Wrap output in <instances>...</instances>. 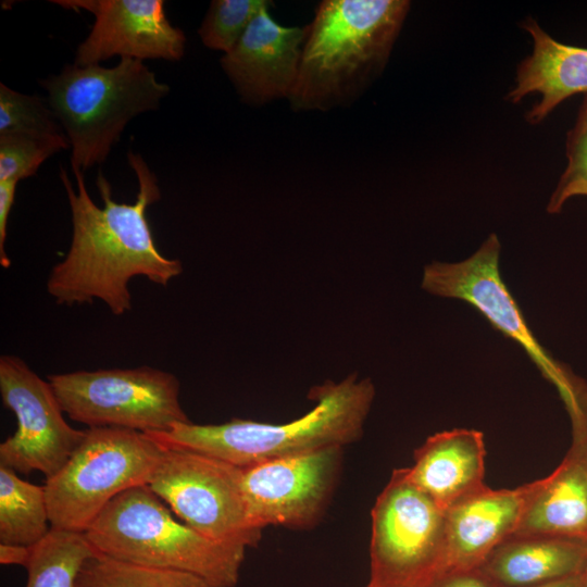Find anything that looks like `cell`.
<instances>
[{
	"instance_id": "cell-1",
	"label": "cell",
	"mask_w": 587,
	"mask_h": 587,
	"mask_svg": "<svg viewBox=\"0 0 587 587\" xmlns=\"http://www.w3.org/2000/svg\"><path fill=\"white\" fill-rule=\"evenodd\" d=\"M127 160L139 186L134 203L114 201L109 182L99 172L100 208L87 191L84 173H74V189L67 172L60 170L73 229L65 258L47 280V291L58 304L100 300L114 315H122L132 309V278L142 276L167 286L183 272L179 260L159 251L147 218L148 207L161 199L157 177L140 154L129 151Z\"/></svg>"
},
{
	"instance_id": "cell-2",
	"label": "cell",
	"mask_w": 587,
	"mask_h": 587,
	"mask_svg": "<svg viewBox=\"0 0 587 587\" xmlns=\"http://www.w3.org/2000/svg\"><path fill=\"white\" fill-rule=\"evenodd\" d=\"M407 0H324L307 25L295 111H327L360 97L383 72L408 15Z\"/></svg>"
},
{
	"instance_id": "cell-3",
	"label": "cell",
	"mask_w": 587,
	"mask_h": 587,
	"mask_svg": "<svg viewBox=\"0 0 587 587\" xmlns=\"http://www.w3.org/2000/svg\"><path fill=\"white\" fill-rule=\"evenodd\" d=\"M375 387L355 373L313 387L315 407L301 417L271 424L233 419L222 424L178 423L167 432L146 433L167 449L207 454L238 467L344 447L359 439L371 411Z\"/></svg>"
},
{
	"instance_id": "cell-4",
	"label": "cell",
	"mask_w": 587,
	"mask_h": 587,
	"mask_svg": "<svg viewBox=\"0 0 587 587\" xmlns=\"http://www.w3.org/2000/svg\"><path fill=\"white\" fill-rule=\"evenodd\" d=\"M91 545L115 560L193 574L211 587H235L246 547L214 541L172 512L148 485L112 499L85 532Z\"/></svg>"
},
{
	"instance_id": "cell-5",
	"label": "cell",
	"mask_w": 587,
	"mask_h": 587,
	"mask_svg": "<svg viewBox=\"0 0 587 587\" xmlns=\"http://www.w3.org/2000/svg\"><path fill=\"white\" fill-rule=\"evenodd\" d=\"M72 147L73 173L103 163L127 123L158 110L170 87L141 60L121 58L113 67L66 64L40 83Z\"/></svg>"
},
{
	"instance_id": "cell-6",
	"label": "cell",
	"mask_w": 587,
	"mask_h": 587,
	"mask_svg": "<svg viewBox=\"0 0 587 587\" xmlns=\"http://www.w3.org/2000/svg\"><path fill=\"white\" fill-rule=\"evenodd\" d=\"M164 447L148 434L92 427L66 464L46 479L50 526L85 533L123 491L148 485Z\"/></svg>"
},
{
	"instance_id": "cell-7",
	"label": "cell",
	"mask_w": 587,
	"mask_h": 587,
	"mask_svg": "<svg viewBox=\"0 0 587 587\" xmlns=\"http://www.w3.org/2000/svg\"><path fill=\"white\" fill-rule=\"evenodd\" d=\"M372 587H427L447 566V512L395 470L371 512Z\"/></svg>"
},
{
	"instance_id": "cell-8",
	"label": "cell",
	"mask_w": 587,
	"mask_h": 587,
	"mask_svg": "<svg viewBox=\"0 0 587 587\" xmlns=\"http://www.w3.org/2000/svg\"><path fill=\"white\" fill-rule=\"evenodd\" d=\"M67 416L92 427L167 432L188 423L175 375L150 366L75 371L48 376Z\"/></svg>"
},
{
	"instance_id": "cell-9",
	"label": "cell",
	"mask_w": 587,
	"mask_h": 587,
	"mask_svg": "<svg viewBox=\"0 0 587 587\" xmlns=\"http://www.w3.org/2000/svg\"><path fill=\"white\" fill-rule=\"evenodd\" d=\"M500 251L498 236L491 233L465 260L425 265L422 288L430 295L459 299L474 307L494 328L522 347L542 375L559 388L572 416L587 414L583 382L539 344L501 278Z\"/></svg>"
},
{
	"instance_id": "cell-10",
	"label": "cell",
	"mask_w": 587,
	"mask_h": 587,
	"mask_svg": "<svg viewBox=\"0 0 587 587\" xmlns=\"http://www.w3.org/2000/svg\"><path fill=\"white\" fill-rule=\"evenodd\" d=\"M148 486L183 523L209 539L246 548L261 539L262 530L250 522L241 467L164 448Z\"/></svg>"
},
{
	"instance_id": "cell-11",
	"label": "cell",
	"mask_w": 587,
	"mask_h": 587,
	"mask_svg": "<svg viewBox=\"0 0 587 587\" xmlns=\"http://www.w3.org/2000/svg\"><path fill=\"white\" fill-rule=\"evenodd\" d=\"M0 394L16 416V432L0 444V465L53 477L83 441L86 430L70 426L49 382L21 358L0 357Z\"/></svg>"
},
{
	"instance_id": "cell-12",
	"label": "cell",
	"mask_w": 587,
	"mask_h": 587,
	"mask_svg": "<svg viewBox=\"0 0 587 587\" xmlns=\"http://www.w3.org/2000/svg\"><path fill=\"white\" fill-rule=\"evenodd\" d=\"M341 447L263 462L242 469L251 525L305 528L324 512L341 465Z\"/></svg>"
},
{
	"instance_id": "cell-13",
	"label": "cell",
	"mask_w": 587,
	"mask_h": 587,
	"mask_svg": "<svg viewBox=\"0 0 587 587\" xmlns=\"http://www.w3.org/2000/svg\"><path fill=\"white\" fill-rule=\"evenodd\" d=\"M65 9L85 10L95 23L76 50L75 64H99L114 55L178 61L186 37L166 18L162 0H58Z\"/></svg>"
},
{
	"instance_id": "cell-14",
	"label": "cell",
	"mask_w": 587,
	"mask_h": 587,
	"mask_svg": "<svg viewBox=\"0 0 587 587\" xmlns=\"http://www.w3.org/2000/svg\"><path fill=\"white\" fill-rule=\"evenodd\" d=\"M272 2L253 18L221 66L247 103L289 97L299 72L307 26L288 27L270 14Z\"/></svg>"
},
{
	"instance_id": "cell-15",
	"label": "cell",
	"mask_w": 587,
	"mask_h": 587,
	"mask_svg": "<svg viewBox=\"0 0 587 587\" xmlns=\"http://www.w3.org/2000/svg\"><path fill=\"white\" fill-rule=\"evenodd\" d=\"M540 479L513 489L485 485L447 511L445 572L478 569L496 547L512 537Z\"/></svg>"
},
{
	"instance_id": "cell-16",
	"label": "cell",
	"mask_w": 587,
	"mask_h": 587,
	"mask_svg": "<svg viewBox=\"0 0 587 587\" xmlns=\"http://www.w3.org/2000/svg\"><path fill=\"white\" fill-rule=\"evenodd\" d=\"M486 448L476 429L436 433L414 452L408 478L446 512L483 488Z\"/></svg>"
},
{
	"instance_id": "cell-17",
	"label": "cell",
	"mask_w": 587,
	"mask_h": 587,
	"mask_svg": "<svg viewBox=\"0 0 587 587\" xmlns=\"http://www.w3.org/2000/svg\"><path fill=\"white\" fill-rule=\"evenodd\" d=\"M521 26L533 38V52L519 64L515 85L505 99L519 103L527 95L539 93L540 101L525 115L535 125L567 98L587 95V48L559 42L532 17Z\"/></svg>"
},
{
	"instance_id": "cell-18",
	"label": "cell",
	"mask_w": 587,
	"mask_h": 587,
	"mask_svg": "<svg viewBox=\"0 0 587 587\" xmlns=\"http://www.w3.org/2000/svg\"><path fill=\"white\" fill-rule=\"evenodd\" d=\"M548 535L587 542V430H575L562 462L540 483L513 536Z\"/></svg>"
},
{
	"instance_id": "cell-19",
	"label": "cell",
	"mask_w": 587,
	"mask_h": 587,
	"mask_svg": "<svg viewBox=\"0 0 587 587\" xmlns=\"http://www.w3.org/2000/svg\"><path fill=\"white\" fill-rule=\"evenodd\" d=\"M587 542L548 535L512 536L478 567L497 587H535L579 574Z\"/></svg>"
},
{
	"instance_id": "cell-20",
	"label": "cell",
	"mask_w": 587,
	"mask_h": 587,
	"mask_svg": "<svg viewBox=\"0 0 587 587\" xmlns=\"http://www.w3.org/2000/svg\"><path fill=\"white\" fill-rule=\"evenodd\" d=\"M45 486L0 465V544L34 546L51 526Z\"/></svg>"
},
{
	"instance_id": "cell-21",
	"label": "cell",
	"mask_w": 587,
	"mask_h": 587,
	"mask_svg": "<svg viewBox=\"0 0 587 587\" xmlns=\"http://www.w3.org/2000/svg\"><path fill=\"white\" fill-rule=\"evenodd\" d=\"M98 554L85 533L51 527L30 546L26 587H75L84 564Z\"/></svg>"
},
{
	"instance_id": "cell-22",
	"label": "cell",
	"mask_w": 587,
	"mask_h": 587,
	"mask_svg": "<svg viewBox=\"0 0 587 587\" xmlns=\"http://www.w3.org/2000/svg\"><path fill=\"white\" fill-rule=\"evenodd\" d=\"M75 587H211L190 573L149 567L98 554L83 566Z\"/></svg>"
},
{
	"instance_id": "cell-23",
	"label": "cell",
	"mask_w": 587,
	"mask_h": 587,
	"mask_svg": "<svg viewBox=\"0 0 587 587\" xmlns=\"http://www.w3.org/2000/svg\"><path fill=\"white\" fill-rule=\"evenodd\" d=\"M0 136L67 138L48 102L0 84Z\"/></svg>"
},
{
	"instance_id": "cell-24",
	"label": "cell",
	"mask_w": 587,
	"mask_h": 587,
	"mask_svg": "<svg viewBox=\"0 0 587 587\" xmlns=\"http://www.w3.org/2000/svg\"><path fill=\"white\" fill-rule=\"evenodd\" d=\"M271 3L266 0H214L198 29L202 43L209 49L230 51L260 11Z\"/></svg>"
},
{
	"instance_id": "cell-25",
	"label": "cell",
	"mask_w": 587,
	"mask_h": 587,
	"mask_svg": "<svg viewBox=\"0 0 587 587\" xmlns=\"http://www.w3.org/2000/svg\"><path fill=\"white\" fill-rule=\"evenodd\" d=\"M567 164L547 203L549 214L561 212L574 197H587V95H584L576 121L566 134Z\"/></svg>"
},
{
	"instance_id": "cell-26",
	"label": "cell",
	"mask_w": 587,
	"mask_h": 587,
	"mask_svg": "<svg viewBox=\"0 0 587 587\" xmlns=\"http://www.w3.org/2000/svg\"><path fill=\"white\" fill-rule=\"evenodd\" d=\"M70 147L67 138L0 136V182L18 183L34 175L52 154Z\"/></svg>"
},
{
	"instance_id": "cell-27",
	"label": "cell",
	"mask_w": 587,
	"mask_h": 587,
	"mask_svg": "<svg viewBox=\"0 0 587 587\" xmlns=\"http://www.w3.org/2000/svg\"><path fill=\"white\" fill-rule=\"evenodd\" d=\"M427 587H497L479 569L445 572Z\"/></svg>"
},
{
	"instance_id": "cell-28",
	"label": "cell",
	"mask_w": 587,
	"mask_h": 587,
	"mask_svg": "<svg viewBox=\"0 0 587 587\" xmlns=\"http://www.w3.org/2000/svg\"><path fill=\"white\" fill-rule=\"evenodd\" d=\"M16 182H0V264L8 268L11 261L5 251L8 218L15 199Z\"/></svg>"
},
{
	"instance_id": "cell-29",
	"label": "cell",
	"mask_w": 587,
	"mask_h": 587,
	"mask_svg": "<svg viewBox=\"0 0 587 587\" xmlns=\"http://www.w3.org/2000/svg\"><path fill=\"white\" fill-rule=\"evenodd\" d=\"M30 558V547L22 545L0 544V563L5 565L26 566Z\"/></svg>"
},
{
	"instance_id": "cell-30",
	"label": "cell",
	"mask_w": 587,
	"mask_h": 587,
	"mask_svg": "<svg viewBox=\"0 0 587 587\" xmlns=\"http://www.w3.org/2000/svg\"><path fill=\"white\" fill-rule=\"evenodd\" d=\"M535 587H582V573Z\"/></svg>"
},
{
	"instance_id": "cell-31",
	"label": "cell",
	"mask_w": 587,
	"mask_h": 587,
	"mask_svg": "<svg viewBox=\"0 0 587 587\" xmlns=\"http://www.w3.org/2000/svg\"><path fill=\"white\" fill-rule=\"evenodd\" d=\"M582 587H587V564L582 572Z\"/></svg>"
},
{
	"instance_id": "cell-32",
	"label": "cell",
	"mask_w": 587,
	"mask_h": 587,
	"mask_svg": "<svg viewBox=\"0 0 587 587\" xmlns=\"http://www.w3.org/2000/svg\"><path fill=\"white\" fill-rule=\"evenodd\" d=\"M365 587H372V586H370V585H366Z\"/></svg>"
}]
</instances>
